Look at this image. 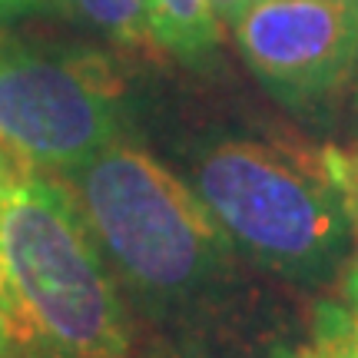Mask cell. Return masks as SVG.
Here are the masks:
<instances>
[{
	"label": "cell",
	"instance_id": "277c9868",
	"mask_svg": "<svg viewBox=\"0 0 358 358\" xmlns=\"http://www.w3.org/2000/svg\"><path fill=\"white\" fill-rule=\"evenodd\" d=\"M123 83L103 57L0 37V150L37 173H66L120 140Z\"/></svg>",
	"mask_w": 358,
	"mask_h": 358
},
{
	"label": "cell",
	"instance_id": "7c38bea8",
	"mask_svg": "<svg viewBox=\"0 0 358 358\" xmlns=\"http://www.w3.org/2000/svg\"><path fill=\"white\" fill-rule=\"evenodd\" d=\"M20 169H24L20 163H13L10 156H7L3 150H0V192L7 189V182H10V179L17 176V173H20Z\"/></svg>",
	"mask_w": 358,
	"mask_h": 358
},
{
	"label": "cell",
	"instance_id": "5bb4252c",
	"mask_svg": "<svg viewBox=\"0 0 358 358\" xmlns=\"http://www.w3.org/2000/svg\"><path fill=\"white\" fill-rule=\"evenodd\" d=\"M355 73H358V66H355Z\"/></svg>",
	"mask_w": 358,
	"mask_h": 358
},
{
	"label": "cell",
	"instance_id": "8fae6325",
	"mask_svg": "<svg viewBox=\"0 0 358 358\" xmlns=\"http://www.w3.org/2000/svg\"><path fill=\"white\" fill-rule=\"evenodd\" d=\"M40 3H43V0H0V20H10V17L34 10Z\"/></svg>",
	"mask_w": 358,
	"mask_h": 358
},
{
	"label": "cell",
	"instance_id": "52a82bcc",
	"mask_svg": "<svg viewBox=\"0 0 358 358\" xmlns=\"http://www.w3.org/2000/svg\"><path fill=\"white\" fill-rule=\"evenodd\" d=\"M87 27L120 40L129 50H156L146 0H60Z\"/></svg>",
	"mask_w": 358,
	"mask_h": 358
},
{
	"label": "cell",
	"instance_id": "6da1fadb",
	"mask_svg": "<svg viewBox=\"0 0 358 358\" xmlns=\"http://www.w3.org/2000/svg\"><path fill=\"white\" fill-rule=\"evenodd\" d=\"M0 342L7 358H129L133 345L73 196L37 169L0 192Z\"/></svg>",
	"mask_w": 358,
	"mask_h": 358
},
{
	"label": "cell",
	"instance_id": "30bf717a",
	"mask_svg": "<svg viewBox=\"0 0 358 358\" xmlns=\"http://www.w3.org/2000/svg\"><path fill=\"white\" fill-rule=\"evenodd\" d=\"M209 3H213V10H216L219 24H232L249 0H209Z\"/></svg>",
	"mask_w": 358,
	"mask_h": 358
},
{
	"label": "cell",
	"instance_id": "ba28073f",
	"mask_svg": "<svg viewBox=\"0 0 358 358\" xmlns=\"http://www.w3.org/2000/svg\"><path fill=\"white\" fill-rule=\"evenodd\" d=\"M289 358H358V332L342 306H322L312 342L295 348Z\"/></svg>",
	"mask_w": 358,
	"mask_h": 358
},
{
	"label": "cell",
	"instance_id": "8992f818",
	"mask_svg": "<svg viewBox=\"0 0 358 358\" xmlns=\"http://www.w3.org/2000/svg\"><path fill=\"white\" fill-rule=\"evenodd\" d=\"M159 50L186 64H203L219 47V17L209 0H146Z\"/></svg>",
	"mask_w": 358,
	"mask_h": 358
},
{
	"label": "cell",
	"instance_id": "7a4b0ae2",
	"mask_svg": "<svg viewBox=\"0 0 358 358\" xmlns=\"http://www.w3.org/2000/svg\"><path fill=\"white\" fill-rule=\"evenodd\" d=\"M93 243L146 299L199 292L229 256V232L203 196L140 146L113 140L60 173Z\"/></svg>",
	"mask_w": 358,
	"mask_h": 358
},
{
	"label": "cell",
	"instance_id": "5b68a950",
	"mask_svg": "<svg viewBox=\"0 0 358 358\" xmlns=\"http://www.w3.org/2000/svg\"><path fill=\"white\" fill-rule=\"evenodd\" d=\"M229 27L256 77L292 103L329 96L358 66V0H249Z\"/></svg>",
	"mask_w": 358,
	"mask_h": 358
},
{
	"label": "cell",
	"instance_id": "3957f363",
	"mask_svg": "<svg viewBox=\"0 0 358 358\" xmlns=\"http://www.w3.org/2000/svg\"><path fill=\"white\" fill-rule=\"evenodd\" d=\"M229 239L282 272H315L352 236L329 150L306 153L266 140L213 146L196 186Z\"/></svg>",
	"mask_w": 358,
	"mask_h": 358
},
{
	"label": "cell",
	"instance_id": "9c48e42d",
	"mask_svg": "<svg viewBox=\"0 0 358 358\" xmlns=\"http://www.w3.org/2000/svg\"><path fill=\"white\" fill-rule=\"evenodd\" d=\"M338 306L345 308L348 322H352V329L358 332V259L352 262V268L345 272V299H342Z\"/></svg>",
	"mask_w": 358,
	"mask_h": 358
},
{
	"label": "cell",
	"instance_id": "4fadbf2b",
	"mask_svg": "<svg viewBox=\"0 0 358 358\" xmlns=\"http://www.w3.org/2000/svg\"><path fill=\"white\" fill-rule=\"evenodd\" d=\"M0 358H7V352H3V342H0Z\"/></svg>",
	"mask_w": 358,
	"mask_h": 358
}]
</instances>
